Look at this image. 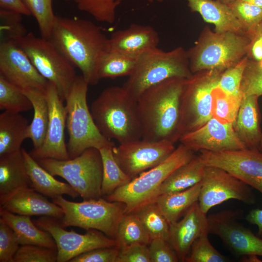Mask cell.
<instances>
[{"label":"cell","mask_w":262,"mask_h":262,"mask_svg":"<svg viewBox=\"0 0 262 262\" xmlns=\"http://www.w3.org/2000/svg\"><path fill=\"white\" fill-rule=\"evenodd\" d=\"M259 97L243 96L234 127L246 148L260 150L262 137L258 99Z\"/></svg>","instance_id":"obj_24"},{"label":"cell","mask_w":262,"mask_h":262,"mask_svg":"<svg viewBox=\"0 0 262 262\" xmlns=\"http://www.w3.org/2000/svg\"><path fill=\"white\" fill-rule=\"evenodd\" d=\"M218 0L223 2L224 3H225L226 4H229L230 3H231V2L234 1H235L236 0Z\"/></svg>","instance_id":"obj_54"},{"label":"cell","mask_w":262,"mask_h":262,"mask_svg":"<svg viewBox=\"0 0 262 262\" xmlns=\"http://www.w3.org/2000/svg\"><path fill=\"white\" fill-rule=\"evenodd\" d=\"M90 112L100 133L123 144L142 138L137 102L123 86L104 89L92 102Z\"/></svg>","instance_id":"obj_3"},{"label":"cell","mask_w":262,"mask_h":262,"mask_svg":"<svg viewBox=\"0 0 262 262\" xmlns=\"http://www.w3.org/2000/svg\"><path fill=\"white\" fill-rule=\"evenodd\" d=\"M135 64L136 59L107 50L99 60L97 69L98 78L100 80L129 76L132 72Z\"/></svg>","instance_id":"obj_35"},{"label":"cell","mask_w":262,"mask_h":262,"mask_svg":"<svg viewBox=\"0 0 262 262\" xmlns=\"http://www.w3.org/2000/svg\"><path fill=\"white\" fill-rule=\"evenodd\" d=\"M260 150L262 151V139H261L260 145Z\"/></svg>","instance_id":"obj_55"},{"label":"cell","mask_w":262,"mask_h":262,"mask_svg":"<svg viewBox=\"0 0 262 262\" xmlns=\"http://www.w3.org/2000/svg\"><path fill=\"white\" fill-rule=\"evenodd\" d=\"M31 187L22 148L0 156V205L17 191Z\"/></svg>","instance_id":"obj_23"},{"label":"cell","mask_w":262,"mask_h":262,"mask_svg":"<svg viewBox=\"0 0 262 262\" xmlns=\"http://www.w3.org/2000/svg\"><path fill=\"white\" fill-rule=\"evenodd\" d=\"M186 80L167 79L148 88L139 97L137 102L142 139L174 144L179 140L181 100Z\"/></svg>","instance_id":"obj_1"},{"label":"cell","mask_w":262,"mask_h":262,"mask_svg":"<svg viewBox=\"0 0 262 262\" xmlns=\"http://www.w3.org/2000/svg\"><path fill=\"white\" fill-rule=\"evenodd\" d=\"M194 156V151L180 143L163 162L117 189L105 196V199L124 203L126 213L133 212L141 205L149 202L168 176L176 169L191 160Z\"/></svg>","instance_id":"obj_9"},{"label":"cell","mask_w":262,"mask_h":262,"mask_svg":"<svg viewBox=\"0 0 262 262\" xmlns=\"http://www.w3.org/2000/svg\"><path fill=\"white\" fill-rule=\"evenodd\" d=\"M254 3L262 8V0H244Z\"/></svg>","instance_id":"obj_52"},{"label":"cell","mask_w":262,"mask_h":262,"mask_svg":"<svg viewBox=\"0 0 262 262\" xmlns=\"http://www.w3.org/2000/svg\"><path fill=\"white\" fill-rule=\"evenodd\" d=\"M180 143L194 152L223 151L246 148L238 136L233 124L212 117L201 127L183 134Z\"/></svg>","instance_id":"obj_19"},{"label":"cell","mask_w":262,"mask_h":262,"mask_svg":"<svg viewBox=\"0 0 262 262\" xmlns=\"http://www.w3.org/2000/svg\"><path fill=\"white\" fill-rule=\"evenodd\" d=\"M35 18L41 36L49 39L57 15L53 10L52 0H23Z\"/></svg>","instance_id":"obj_40"},{"label":"cell","mask_w":262,"mask_h":262,"mask_svg":"<svg viewBox=\"0 0 262 262\" xmlns=\"http://www.w3.org/2000/svg\"><path fill=\"white\" fill-rule=\"evenodd\" d=\"M20 246L16 233L0 218V262H14Z\"/></svg>","instance_id":"obj_45"},{"label":"cell","mask_w":262,"mask_h":262,"mask_svg":"<svg viewBox=\"0 0 262 262\" xmlns=\"http://www.w3.org/2000/svg\"><path fill=\"white\" fill-rule=\"evenodd\" d=\"M174 143L140 139L113 147L115 158L132 180L165 160L175 150Z\"/></svg>","instance_id":"obj_16"},{"label":"cell","mask_w":262,"mask_h":262,"mask_svg":"<svg viewBox=\"0 0 262 262\" xmlns=\"http://www.w3.org/2000/svg\"><path fill=\"white\" fill-rule=\"evenodd\" d=\"M0 208L19 215L46 216L59 220L64 214L61 206L31 187L17 191L0 205Z\"/></svg>","instance_id":"obj_22"},{"label":"cell","mask_w":262,"mask_h":262,"mask_svg":"<svg viewBox=\"0 0 262 262\" xmlns=\"http://www.w3.org/2000/svg\"><path fill=\"white\" fill-rule=\"evenodd\" d=\"M186 0L192 12L199 13L204 21L214 25L215 32L246 34L228 4L218 0Z\"/></svg>","instance_id":"obj_25"},{"label":"cell","mask_w":262,"mask_h":262,"mask_svg":"<svg viewBox=\"0 0 262 262\" xmlns=\"http://www.w3.org/2000/svg\"><path fill=\"white\" fill-rule=\"evenodd\" d=\"M159 41V33L153 27L133 23L111 34L107 50L136 59L145 51L158 47Z\"/></svg>","instance_id":"obj_21"},{"label":"cell","mask_w":262,"mask_h":262,"mask_svg":"<svg viewBox=\"0 0 262 262\" xmlns=\"http://www.w3.org/2000/svg\"><path fill=\"white\" fill-rule=\"evenodd\" d=\"M147 1H159V2H161L163 0H147Z\"/></svg>","instance_id":"obj_56"},{"label":"cell","mask_w":262,"mask_h":262,"mask_svg":"<svg viewBox=\"0 0 262 262\" xmlns=\"http://www.w3.org/2000/svg\"><path fill=\"white\" fill-rule=\"evenodd\" d=\"M193 74L187 51L182 47L167 51L157 47L136 59L134 68L122 86L137 101L151 86L172 78L188 79Z\"/></svg>","instance_id":"obj_5"},{"label":"cell","mask_w":262,"mask_h":262,"mask_svg":"<svg viewBox=\"0 0 262 262\" xmlns=\"http://www.w3.org/2000/svg\"><path fill=\"white\" fill-rule=\"evenodd\" d=\"M222 72L203 70L187 79L181 100L180 137L201 127L213 117V92Z\"/></svg>","instance_id":"obj_11"},{"label":"cell","mask_w":262,"mask_h":262,"mask_svg":"<svg viewBox=\"0 0 262 262\" xmlns=\"http://www.w3.org/2000/svg\"><path fill=\"white\" fill-rule=\"evenodd\" d=\"M151 262H178L179 258L167 240L156 238L148 245Z\"/></svg>","instance_id":"obj_46"},{"label":"cell","mask_w":262,"mask_h":262,"mask_svg":"<svg viewBox=\"0 0 262 262\" xmlns=\"http://www.w3.org/2000/svg\"><path fill=\"white\" fill-rule=\"evenodd\" d=\"M33 221L53 238L57 246V262H69L74 257L96 248L118 246L115 239L96 229L86 230L83 234L73 229L67 231L59 220L46 216H41Z\"/></svg>","instance_id":"obj_12"},{"label":"cell","mask_w":262,"mask_h":262,"mask_svg":"<svg viewBox=\"0 0 262 262\" xmlns=\"http://www.w3.org/2000/svg\"><path fill=\"white\" fill-rule=\"evenodd\" d=\"M208 234V232L204 233L194 242L185 262H226L229 261L211 244Z\"/></svg>","instance_id":"obj_41"},{"label":"cell","mask_w":262,"mask_h":262,"mask_svg":"<svg viewBox=\"0 0 262 262\" xmlns=\"http://www.w3.org/2000/svg\"><path fill=\"white\" fill-rule=\"evenodd\" d=\"M206 232H209L208 217L201 211L198 202L180 220L169 224L168 241L180 262H185L194 242Z\"/></svg>","instance_id":"obj_20"},{"label":"cell","mask_w":262,"mask_h":262,"mask_svg":"<svg viewBox=\"0 0 262 262\" xmlns=\"http://www.w3.org/2000/svg\"><path fill=\"white\" fill-rule=\"evenodd\" d=\"M114 146L106 147L99 149L103 166L102 196L110 195L117 189L125 185L132 180L116 162L113 152Z\"/></svg>","instance_id":"obj_32"},{"label":"cell","mask_w":262,"mask_h":262,"mask_svg":"<svg viewBox=\"0 0 262 262\" xmlns=\"http://www.w3.org/2000/svg\"><path fill=\"white\" fill-rule=\"evenodd\" d=\"M73 2L78 9L86 13L98 22L113 24L120 0H65Z\"/></svg>","instance_id":"obj_37"},{"label":"cell","mask_w":262,"mask_h":262,"mask_svg":"<svg viewBox=\"0 0 262 262\" xmlns=\"http://www.w3.org/2000/svg\"><path fill=\"white\" fill-rule=\"evenodd\" d=\"M247 59L246 56L222 72L217 86L223 92L235 97L243 96L241 91V84Z\"/></svg>","instance_id":"obj_43"},{"label":"cell","mask_w":262,"mask_h":262,"mask_svg":"<svg viewBox=\"0 0 262 262\" xmlns=\"http://www.w3.org/2000/svg\"><path fill=\"white\" fill-rule=\"evenodd\" d=\"M151 239L168 241L169 223L154 201L145 203L133 211Z\"/></svg>","instance_id":"obj_34"},{"label":"cell","mask_w":262,"mask_h":262,"mask_svg":"<svg viewBox=\"0 0 262 262\" xmlns=\"http://www.w3.org/2000/svg\"><path fill=\"white\" fill-rule=\"evenodd\" d=\"M0 75L23 91L37 90L45 94L49 84L24 51L9 37L0 44Z\"/></svg>","instance_id":"obj_17"},{"label":"cell","mask_w":262,"mask_h":262,"mask_svg":"<svg viewBox=\"0 0 262 262\" xmlns=\"http://www.w3.org/2000/svg\"><path fill=\"white\" fill-rule=\"evenodd\" d=\"M246 220L258 227V235L262 237V209L251 210L246 216Z\"/></svg>","instance_id":"obj_50"},{"label":"cell","mask_w":262,"mask_h":262,"mask_svg":"<svg viewBox=\"0 0 262 262\" xmlns=\"http://www.w3.org/2000/svg\"><path fill=\"white\" fill-rule=\"evenodd\" d=\"M115 239L120 248L133 245L148 246L151 239L134 212L125 213L116 229Z\"/></svg>","instance_id":"obj_33"},{"label":"cell","mask_w":262,"mask_h":262,"mask_svg":"<svg viewBox=\"0 0 262 262\" xmlns=\"http://www.w3.org/2000/svg\"><path fill=\"white\" fill-rule=\"evenodd\" d=\"M241 91L243 96L262 95V60L248 58L243 75Z\"/></svg>","instance_id":"obj_42"},{"label":"cell","mask_w":262,"mask_h":262,"mask_svg":"<svg viewBox=\"0 0 262 262\" xmlns=\"http://www.w3.org/2000/svg\"><path fill=\"white\" fill-rule=\"evenodd\" d=\"M0 216L16 233L20 246L38 245L57 250L51 235L38 227L31 216L15 214L0 208Z\"/></svg>","instance_id":"obj_27"},{"label":"cell","mask_w":262,"mask_h":262,"mask_svg":"<svg viewBox=\"0 0 262 262\" xmlns=\"http://www.w3.org/2000/svg\"><path fill=\"white\" fill-rule=\"evenodd\" d=\"M200 188L199 182L186 190L161 195L151 201L156 202L170 224L179 220L198 201Z\"/></svg>","instance_id":"obj_29"},{"label":"cell","mask_w":262,"mask_h":262,"mask_svg":"<svg viewBox=\"0 0 262 262\" xmlns=\"http://www.w3.org/2000/svg\"><path fill=\"white\" fill-rule=\"evenodd\" d=\"M57 250L33 245H21L16 252L14 262H55Z\"/></svg>","instance_id":"obj_44"},{"label":"cell","mask_w":262,"mask_h":262,"mask_svg":"<svg viewBox=\"0 0 262 262\" xmlns=\"http://www.w3.org/2000/svg\"><path fill=\"white\" fill-rule=\"evenodd\" d=\"M243 97L227 94L217 85L213 92V117L234 125Z\"/></svg>","instance_id":"obj_38"},{"label":"cell","mask_w":262,"mask_h":262,"mask_svg":"<svg viewBox=\"0 0 262 262\" xmlns=\"http://www.w3.org/2000/svg\"><path fill=\"white\" fill-rule=\"evenodd\" d=\"M251 40L246 34L218 33L205 27L195 45L187 50L191 72H223L247 56Z\"/></svg>","instance_id":"obj_4"},{"label":"cell","mask_w":262,"mask_h":262,"mask_svg":"<svg viewBox=\"0 0 262 262\" xmlns=\"http://www.w3.org/2000/svg\"><path fill=\"white\" fill-rule=\"evenodd\" d=\"M119 249L117 246L96 248L74 257L69 262H116Z\"/></svg>","instance_id":"obj_47"},{"label":"cell","mask_w":262,"mask_h":262,"mask_svg":"<svg viewBox=\"0 0 262 262\" xmlns=\"http://www.w3.org/2000/svg\"><path fill=\"white\" fill-rule=\"evenodd\" d=\"M29 124L20 113L4 111L0 114V156L22 148Z\"/></svg>","instance_id":"obj_30"},{"label":"cell","mask_w":262,"mask_h":262,"mask_svg":"<svg viewBox=\"0 0 262 262\" xmlns=\"http://www.w3.org/2000/svg\"><path fill=\"white\" fill-rule=\"evenodd\" d=\"M23 91L30 100L33 110L32 121L27 129L26 139H31L33 149H36L43 144L46 135L49 115V105L44 93L33 89Z\"/></svg>","instance_id":"obj_31"},{"label":"cell","mask_w":262,"mask_h":262,"mask_svg":"<svg viewBox=\"0 0 262 262\" xmlns=\"http://www.w3.org/2000/svg\"><path fill=\"white\" fill-rule=\"evenodd\" d=\"M32 109V104L23 90L0 75V109L20 113Z\"/></svg>","instance_id":"obj_36"},{"label":"cell","mask_w":262,"mask_h":262,"mask_svg":"<svg viewBox=\"0 0 262 262\" xmlns=\"http://www.w3.org/2000/svg\"><path fill=\"white\" fill-rule=\"evenodd\" d=\"M205 167L198 156L195 155L191 160L176 169L168 176L149 202L161 195L181 191L200 182Z\"/></svg>","instance_id":"obj_28"},{"label":"cell","mask_w":262,"mask_h":262,"mask_svg":"<svg viewBox=\"0 0 262 262\" xmlns=\"http://www.w3.org/2000/svg\"><path fill=\"white\" fill-rule=\"evenodd\" d=\"M28 55L39 73L56 87L64 102L76 78L74 66L49 39L30 32L8 37Z\"/></svg>","instance_id":"obj_7"},{"label":"cell","mask_w":262,"mask_h":262,"mask_svg":"<svg viewBox=\"0 0 262 262\" xmlns=\"http://www.w3.org/2000/svg\"><path fill=\"white\" fill-rule=\"evenodd\" d=\"M53 176L65 179L83 200L102 197L103 166L99 149L91 147L66 160H36Z\"/></svg>","instance_id":"obj_8"},{"label":"cell","mask_w":262,"mask_h":262,"mask_svg":"<svg viewBox=\"0 0 262 262\" xmlns=\"http://www.w3.org/2000/svg\"><path fill=\"white\" fill-rule=\"evenodd\" d=\"M89 83L83 76H77L66 99V127L68 134L67 150L70 159L86 149L114 146L99 131L87 103Z\"/></svg>","instance_id":"obj_6"},{"label":"cell","mask_w":262,"mask_h":262,"mask_svg":"<svg viewBox=\"0 0 262 262\" xmlns=\"http://www.w3.org/2000/svg\"><path fill=\"white\" fill-rule=\"evenodd\" d=\"M49 39L89 85L98 83V66L108 39L99 26L88 20L57 16Z\"/></svg>","instance_id":"obj_2"},{"label":"cell","mask_w":262,"mask_h":262,"mask_svg":"<svg viewBox=\"0 0 262 262\" xmlns=\"http://www.w3.org/2000/svg\"><path fill=\"white\" fill-rule=\"evenodd\" d=\"M256 31L257 32L260 34V35L261 36L262 38V22L258 26V27L256 30Z\"/></svg>","instance_id":"obj_53"},{"label":"cell","mask_w":262,"mask_h":262,"mask_svg":"<svg viewBox=\"0 0 262 262\" xmlns=\"http://www.w3.org/2000/svg\"><path fill=\"white\" fill-rule=\"evenodd\" d=\"M49 107V121L46 135L43 144L33 149L31 156L35 160L52 159L66 160L70 159L65 142L66 111L55 86L49 82L45 92Z\"/></svg>","instance_id":"obj_18"},{"label":"cell","mask_w":262,"mask_h":262,"mask_svg":"<svg viewBox=\"0 0 262 262\" xmlns=\"http://www.w3.org/2000/svg\"><path fill=\"white\" fill-rule=\"evenodd\" d=\"M52 200L63 209L64 216L60 220L63 227L96 229L114 239L118 223L126 213L124 203L102 197L78 202L68 200L63 196Z\"/></svg>","instance_id":"obj_10"},{"label":"cell","mask_w":262,"mask_h":262,"mask_svg":"<svg viewBox=\"0 0 262 262\" xmlns=\"http://www.w3.org/2000/svg\"><path fill=\"white\" fill-rule=\"evenodd\" d=\"M116 262H151L148 246L137 245L120 248Z\"/></svg>","instance_id":"obj_48"},{"label":"cell","mask_w":262,"mask_h":262,"mask_svg":"<svg viewBox=\"0 0 262 262\" xmlns=\"http://www.w3.org/2000/svg\"><path fill=\"white\" fill-rule=\"evenodd\" d=\"M241 210H224L208 217L209 233L218 236L225 246L237 257H262V238L238 221Z\"/></svg>","instance_id":"obj_14"},{"label":"cell","mask_w":262,"mask_h":262,"mask_svg":"<svg viewBox=\"0 0 262 262\" xmlns=\"http://www.w3.org/2000/svg\"><path fill=\"white\" fill-rule=\"evenodd\" d=\"M200 182L198 202L205 214L213 207L229 199L247 204L256 202L251 187L221 168L205 165Z\"/></svg>","instance_id":"obj_13"},{"label":"cell","mask_w":262,"mask_h":262,"mask_svg":"<svg viewBox=\"0 0 262 262\" xmlns=\"http://www.w3.org/2000/svg\"><path fill=\"white\" fill-rule=\"evenodd\" d=\"M246 34L250 36L262 22V8L244 0L228 4Z\"/></svg>","instance_id":"obj_39"},{"label":"cell","mask_w":262,"mask_h":262,"mask_svg":"<svg viewBox=\"0 0 262 262\" xmlns=\"http://www.w3.org/2000/svg\"><path fill=\"white\" fill-rule=\"evenodd\" d=\"M258 256L254 255H246L242 257L245 262H261L258 257Z\"/></svg>","instance_id":"obj_51"},{"label":"cell","mask_w":262,"mask_h":262,"mask_svg":"<svg viewBox=\"0 0 262 262\" xmlns=\"http://www.w3.org/2000/svg\"><path fill=\"white\" fill-rule=\"evenodd\" d=\"M197 155L206 166L221 168L262 196V151L245 148L223 151L200 150Z\"/></svg>","instance_id":"obj_15"},{"label":"cell","mask_w":262,"mask_h":262,"mask_svg":"<svg viewBox=\"0 0 262 262\" xmlns=\"http://www.w3.org/2000/svg\"><path fill=\"white\" fill-rule=\"evenodd\" d=\"M0 7L1 9L12 11L21 15H31L23 0H0Z\"/></svg>","instance_id":"obj_49"},{"label":"cell","mask_w":262,"mask_h":262,"mask_svg":"<svg viewBox=\"0 0 262 262\" xmlns=\"http://www.w3.org/2000/svg\"><path fill=\"white\" fill-rule=\"evenodd\" d=\"M22 151L32 188L52 199L65 195L73 198L79 196L68 183L56 180L41 166L30 152L23 148Z\"/></svg>","instance_id":"obj_26"}]
</instances>
